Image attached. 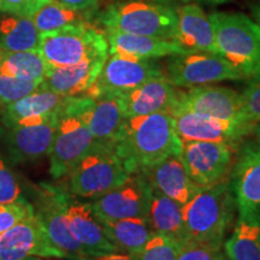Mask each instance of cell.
Masks as SVG:
<instances>
[{
  "label": "cell",
  "mask_w": 260,
  "mask_h": 260,
  "mask_svg": "<svg viewBox=\"0 0 260 260\" xmlns=\"http://www.w3.org/2000/svg\"><path fill=\"white\" fill-rule=\"evenodd\" d=\"M68 96H63L44 86L17 102L0 107V117L4 128L32 124L50 118L61 111Z\"/></svg>",
  "instance_id": "ffe728a7"
},
{
  "label": "cell",
  "mask_w": 260,
  "mask_h": 260,
  "mask_svg": "<svg viewBox=\"0 0 260 260\" xmlns=\"http://www.w3.org/2000/svg\"><path fill=\"white\" fill-rule=\"evenodd\" d=\"M67 258L52 245L37 213L0 234V260Z\"/></svg>",
  "instance_id": "5bb4252c"
},
{
  "label": "cell",
  "mask_w": 260,
  "mask_h": 260,
  "mask_svg": "<svg viewBox=\"0 0 260 260\" xmlns=\"http://www.w3.org/2000/svg\"><path fill=\"white\" fill-rule=\"evenodd\" d=\"M182 243L170 237L153 234L145 246L135 253V260H176Z\"/></svg>",
  "instance_id": "d6a6232c"
},
{
  "label": "cell",
  "mask_w": 260,
  "mask_h": 260,
  "mask_svg": "<svg viewBox=\"0 0 260 260\" xmlns=\"http://www.w3.org/2000/svg\"><path fill=\"white\" fill-rule=\"evenodd\" d=\"M35 213L34 206L23 198L11 204H0V234Z\"/></svg>",
  "instance_id": "d590c367"
},
{
  "label": "cell",
  "mask_w": 260,
  "mask_h": 260,
  "mask_svg": "<svg viewBox=\"0 0 260 260\" xmlns=\"http://www.w3.org/2000/svg\"><path fill=\"white\" fill-rule=\"evenodd\" d=\"M187 2V0H186ZM195 2L199 3H206V4H222V3H225L226 0H195Z\"/></svg>",
  "instance_id": "b9f144b4"
},
{
  "label": "cell",
  "mask_w": 260,
  "mask_h": 260,
  "mask_svg": "<svg viewBox=\"0 0 260 260\" xmlns=\"http://www.w3.org/2000/svg\"><path fill=\"white\" fill-rule=\"evenodd\" d=\"M65 204L73 235L83 247L88 256L118 252V249L106 237L102 222L94 212L90 203H83L74 194L67 191Z\"/></svg>",
  "instance_id": "d6986e66"
},
{
  "label": "cell",
  "mask_w": 260,
  "mask_h": 260,
  "mask_svg": "<svg viewBox=\"0 0 260 260\" xmlns=\"http://www.w3.org/2000/svg\"><path fill=\"white\" fill-rule=\"evenodd\" d=\"M80 260H135V259L133 254L118 251V252H112V253H105V254L87 256V258L80 259Z\"/></svg>",
  "instance_id": "f35d334b"
},
{
  "label": "cell",
  "mask_w": 260,
  "mask_h": 260,
  "mask_svg": "<svg viewBox=\"0 0 260 260\" xmlns=\"http://www.w3.org/2000/svg\"><path fill=\"white\" fill-rule=\"evenodd\" d=\"M48 65L39 51H6L0 48V74L24 80L44 81Z\"/></svg>",
  "instance_id": "4dcf8cb0"
},
{
  "label": "cell",
  "mask_w": 260,
  "mask_h": 260,
  "mask_svg": "<svg viewBox=\"0 0 260 260\" xmlns=\"http://www.w3.org/2000/svg\"><path fill=\"white\" fill-rule=\"evenodd\" d=\"M164 76L175 87L194 88L222 81L243 80L241 74L219 54L186 52L171 56Z\"/></svg>",
  "instance_id": "52a82bcc"
},
{
  "label": "cell",
  "mask_w": 260,
  "mask_h": 260,
  "mask_svg": "<svg viewBox=\"0 0 260 260\" xmlns=\"http://www.w3.org/2000/svg\"><path fill=\"white\" fill-rule=\"evenodd\" d=\"M148 183L161 194L180 205H186L201 189L191 180L182 161L181 154L170 155L144 172Z\"/></svg>",
  "instance_id": "7402d4cb"
},
{
  "label": "cell",
  "mask_w": 260,
  "mask_h": 260,
  "mask_svg": "<svg viewBox=\"0 0 260 260\" xmlns=\"http://www.w3.org/2000/svg\"><path fill=\"white\" fill-rule=\"evenodd\" d=\"M6 152L5 146V128L4 125H0V155Z\"/></svg>",
  "instance_id": "60d3db41"
},
{
  "label": "cell",
  "mask_w": 260,
  "mask_h": 260,
  "mask_svg": "<svg viewBox=\"0 0 260 260\" xmlns=\"http://www.w3.org/2000/svg\"><path fill=\"white\" fill-rule=\"evenodd\" d=\"M68 105L80 116L95 141L115 145L126 119L118 96L104 94L92 98L82 94L68 96Z\"/></svg>",
  "instance_id": "7c38bea8"
},
{
  "label": "cell",
  "mask_w": 260,
  "mask_h": 260,
  "mask_svg": "<svg viewBox=\"0 0 260 260\" xmlns=\"http://www.w3.org/2000/svg\"><path fill=\"white\" fill-rule=\"evenodd\" d=\"M224 248L229 260H260V213L239 214Z\"/></svg>",
  "instance_id": "83f0119b"
},
{
  "label": "cell",
  "mask_w": 260,
  "mask_h": 260,
  "mask_svg": "<svg viewBox=\"0 0 260 260\" xmlns=\"http://www.w3.org/2000/svg\"><path fill=\"white\" fill-rule=\"evenodd\" d=\"M176 100L193 111L235 123L241 129L242 100L241 93L236 90L209 84L189 88L187 92L177 90Z\"/></svg>",
  "instance_id": "ac0fdd59"
},
{
  "label": "cell",
  "mask_w": 260,
  "mask_h": 260,
  "mask_svg": "<svg viewBox=\"0 0 260 260\" xmlns=\"http://www.w3.org/2000/svg\"><path fill=\"white\" fill-rule=\"evenodd\" d=\"M239 214L260 213V145L247 142L240 148L229 178Z\"/></svg>",
  "instance_id": "e0dca14e"
},
{
  "label": "cell",
  "mask_w": 260,
  "mask_h": 260,
  "mask_svg": "<svg viewBox=\"0 0 260 260\" xmlns=\"http://www.w3.org/2000/svg\"><path fill=\"white\" fill-rule=\"evenodd\" d=\"M40 31L30 17L0 12V48L6 51H38Z\"/></svg>",
  "instance_id": "f1b7e54d"
},
{
  "label": "cell",
  "mask_w": 260,
  "mask_h": 260,
  "mask_svg": "<svg viewBox=\"0 0 260 260\" xmlns=\"http://www.w3.org/2000/svg\"><path fill=\"white\" fill-rule=\"evenodd\" d=\"M146 220L153 234L168 236L181 243L188 240L182 205L152 186Z\"/></svg>",
  "instance_id": "484cf974"
},
{
  "label": "cell",
  "mask_w": 260,
  "mask_h": 260,
  "mask_svg": "<svg viewBox=\"0 0 260 260\" xmlns=\"http://www.w3.org/2000/svg\"><path fill=\"white\" fill-rule=\"evenodd\" d=\"M217 53L245 79L260 75V25L239 12H213L209 16Z\"/></svg>",
  "instance_id": "277c9868"
},
{
  "label": "cell",
  "mask_w": 260,
  "mask_h": 260,
  "mask_svg": "<svg viewBox=\"0 0 260 260\" xmlns=\"http://www.w3.org/2000/svg\"><path fill=\"white\" fill-rule=\"evenodd\" d=\"M67 191L52 184H39L35 213L40 218L52 245L69 259L80 260L88 256L70 229L67 213Z\"/></svg>",
  "instance_id": "9c48e42d"
},
{
  "label": "cell",
  "mask_w": 260,
  "mask_h": 260,
  "mask_svg": "<svg viewBox=\"0 0 260 260\" xmlns=\"http://www.w3.org/2000/svg\"><path fill=\"white\" fill-rule=\"evenodd\" d=\"M233 145L224 141H183L181 158L198 186L209 187L224 180L233 165Z\"/></svg>",
  "instance_id": "8fae6325"
},
{
  "label": "cell",
  "mask_w": 260,
  "mask_h": 260,
  "mask_svg": "<svg viewBox=\"0 0 260 260\" xmlns=\"http://www.w3.org/2000/svg\"><path fill=\"white\" fill-rule=\"evenodd\" d=\"M176 260H224V258L218 247L187 240L182 243Z\"/></svg>",
  "instance_id": "8d00e7d4"
},
{
  "label": "cell",
  "mask_w": 260,
  "mask_h": 260,
  "mask_svg": "<svg viewBox=\"0 0 260 260\" xmlns=\"http://www.w3.org/2000/svg\"><path fill=\"white\" fill-rule=\"evenodd\" d=\"M177 96V95H176ZM178 138L183 141H224L235 144L243 134L235 123L193 111L175 99L168 110Z\"/></svg>",
  "instance_id": "9a60e30c"
},
{
  "label": "cell",
  "mask_w": 260,
  "mask_h": 260,
  "mask_svg": "<svg viewBox=\"0 0 260 260\" xmlns=\"http://www.w3.org/2000/svg\"><path fill=\"white\" fill-rule=\"evenodd\" d=\"M38 51L48 67H70L86 61L106 60L109 42L106 35L90 24L71 25L40 32Z\"/></svg>",
  "instance_id": "8992f818"
},
{
  "label": "cell",
  "mask_w": 260,
  "mask_h": 260,
  "mask_svg": "<svg viewBox=\"0 0 260 260\" xmlns=\"http://www.w3.org/2000/svg\"><path fill=\"white\" fill-rule=\"evenodd\" d=\"M241 129L243 135H248L260 123V75L251 80L241 93Z\"/></svg>",
  "instance_id": "1f68e13d"
},
{
  "label": "cell",
  "mask_w": 260,
  "mask_h": 260,
  "mask_svg": "<svg viewBox=\"0 0 260 260\" xmlns=\"http://www.w3.org/2000/svg\"><path fill=\"white\" fill-rule=\"evenodd\" d=\"M115 149L132 174H144L170 155L181 154L182 141L168 111L129 117Z\"/></svg>",
  "instance_id": "6da1fadb"
},
{
  "label": "cell",
  "mask_w": 260,
  "mask_h": 260,
  "mask_svg": "<svg viewBox=\"0 0 260 260\" xmlns=\"http://www.w3.org/2000/svg\"><path fill=\"white\" fill-rule=\"evenodd\" d=\"M160 76H164V73L154 60L109 54L96 81L84 95L92 98L104 94L121 95Z\"/></svg>",
  "instance_id": "30bf717a"
},
{
  "label": "cell",
  "mask_w": 260,
  "mask_h": 260,
  "mask_svg": "<svg viewBox=\"0 0 260 260\" xmlns=\"http://www.w3.org/2000/svg\"><path fill=\"white\" fill-rule=\"evenodd\" d=\"M105 60L86 61L70 67H48L42 86L63 96H79L95 82Z\"/></svg>",
  "instance_id": "d4e9b609"
},
{
  "label": "cell",
  "mask_w": 260,
  "mask_h": 260,
  "mask_svg": "<svg viewBox=\"0 0 260 260\" xmlns=\"http://www.w3.org/2000/svg\"><path fill=\"white\" fill-rule=\"evenodd\" d=\"M12 162L4 152L0 155V204H11L23 198L22 187Z\"/></svg>",
  "instance_id": "e575fe53"
},
{
  "label": "cell",
  "mask_w": 260,
  "mask_h": 260,
  "mask_svg": "<svg viewBox=\"0 0 260 260\" xmlns=\"http://www.w3.org/2000/svg\"><path fill=\"white\" fill-rule=\"evenodd\" d=\"M50 0H0V12L30 17Z\"/></svg>",
  "instance_id": "74e56055"
},
{
  "label": "cell",
  "mask_w": 260,
  "mask_h": 260,
  "mask_svg": "<svg viewBox=\"0 0 260 260\" xmlns=\"http://www.w3.org/2000/svg\"><path fill=\"white\" fill-rule=\"evenodd\" d=\"M24 260H40L38 258V256H30V258H28V259H24Z\"/></svg>",
  "instance_id": "f6af8a7d"
},
{
  "label": "cell",
  "mask_w": 260,
  "mask_h": 260,
  "mask_svg": "<svg viewBox=\"0 0 260 260\" xmlns=\"http://www.w3.org/2000/svg\"><path fill=\"white\" fill-rule=\"evenodd\" d=\"M177 25L172 41L184 52H207L217 53L214 32L209 16L197 3H187L178 6Z\"/></svg>",
  "instance_id": "44dd1931"
},
{
  "label": "cell",
  "mask_w": 260,
  "mask_h": 260,
  "mask_svg": "<svg viewBox=\"0 0 260 260\" xmlns=\"http://www.w3.org/2000/svg\"><path fill=\"white\" fill-rule=\"evenodd\" d=\"M177 90L167 77L160 76L117 96L121 100L125 117L129 118L168 111L176 99Z\"/></svg>",
  "instance_id": "603a6c76"
},
{
  "label": "cell",
  "mask_w": 260,
  "mask_h": 260,
  "mask_svg": "<svg viewBox=\"0 0 260 260\" xmlns=\"http://www.w3.org/2000/svg\"><path fill=\"white\" fill-rule=\"evenodd\" d=\"M42 81L24 80L0 74V107L9 105L35 92Z\"/></svg>",
  "instance_id": "836d02e7"
},
{
  "label": "cell",
  "mask_w": 260,
  "mask_h": 260,
  "mask_svg": "<svg viewBox=\"0 0 260 260\" xmlns=\"http://www.w3.org/2000/svg\"><path fill=\"white\" fill-rule=\"evenodd\" d=\"M235 207L229 178L201 187L193 199L182 206L187 239L220 248L234 219Z\"/></svg>",
  "instance_id": "7a4b0ae2"
},
{
  "label": "cell",
  "mask_w": 260,
  "mask_h": 260,
  "mask_svg": "<svg viewBox=\"0 0 260 260\" xmlns=\"http://www.w3.org/2000/svg\"><path fill=\"white\" fill-rule=\"evenodd\" d=\"M254 17L256 19V23L260 25V5L254 9Z\"/></svg>",
  "instance_id": "ee69618b"
},
{
  "label": "cell",
  "mask_w": 260,
  "mask_h": 260,
  "mask_svg": "<svg viewBox=\"0 0 260 260\" xmlns=\"http://www.w3.org/2000/svg\"><path fill=\"white\" fill-rule=\"evenodd\" d=\"M172 0H115L98 21L106 31L146 35L172 40L177 12Z\"/></svg>",
  "instance_id": "3957f363"
},
{
  "label": "cell",
  "mask_w": 260,
  "mask_h": 260,
  "mask_svg": "<svg viewBox=\"0 0 260 260\" xmlns=\"http://www.w3.org/2000/svg\"><path fill=\"white\" fill-rule=\"evenodd\" d=\"M151 184L144 174H130L123 183L92 200L94 212L102 219L146 218L148 211Z\"/></svg>",
  "instance_id": "4fadbf2b"
},
{
  "label": "cell",
  "mask_w": 260,
  "mask_h": 260,
  "mask_svg": "<svg viewBox=\"0 0 260 260\" xmlns=\"http://www.w3.org/2000/svg\"><path fill=\"white\" fill-rule=\"evenodd\" d=\"M99 219L106 237L119 252L135 254L153 235L147 220L142 217L117 220Z\"/></svg>",
  "instance_id": "4316f807"
},
{
  "label": "cell",
  "mask_w": 260,
  "mask_h": 260,
  "mask_svg": "<svg viewBox=\"0 0 260 260\" xmlns=\"http://www.w3.org/2000/svg\"><path fill=\"white\" fill-rule=\"evenodd\" d=\"M95 144L92 133L68 105V98L54 133L50 153V174L54 180L67 176Z\"/></svg>",
  "instance_id": "ba28073f"
},
{
  "label": "cell",
  "mask_w": 260,
  "mask_h": 260,
  "mask_svg": "<svg viewBox=\"0 0 260 260\" xmlns=\"http://www.w3.org/2000/svg\"><path fill=\"white\" fill-rule=\"evenodd\" d=\"M59 115L32 124L5 128L6 153L12 164L32 162L48 155Z\"/></svg>",
  "instance_id": "2e32d148"
},
{
  "label": "cell",
  "mask_w": 260,
  "mask_h": 260,
  "mask_svg": "<svg viewBox=\"0 0 260 260\" xmlns=\"http://www.w3.org/2000/svg\"><path fill=\"white\" fill-rule=\"evenodd\" d=\"M253 133H254V135H255L256 142H258V144L260 145V123L255 126L254 130H253Z\"/></svg>",
  "instance_id": "7bdbcfd3"
},
{
  "label": "cell",
  "mask_w": 260,
  "mask_h": 260,
  "mask_svg": "<svg viewBox=\"0 0 260 260\" xmlns=\"http://www.w3.org/2000/svg\"><path fill=\"white\" fill-rule=\"evenodd\" d=\"M57 2L77 9H92L95 8L99 0H57Z\"/></svg>",
  "instance_id": "ab89813d"
},
{
  "label": "cell",
  "mask_w": 260,
  "mask_h": 260,
  "mask_svg": "<svg viewBox=\"0 0 260 260\" xmlns=\"http://www.w3.org/2000/svg\"><path fill=\"white\" fill-rule=\"evenodd\" d=\"M94 10L95 8L77 9L57 0H50L31 16V19L39 31L47 32L71 25L90 24Z\"/></svg>",
  "instance_id": "f546056e"
},
{
  "label": "cell",
  "mask_w": 260,
  "mask_h": 260,
  "mask_svg": "<svg viewBox=\"0 0 260 260\" xmlns=\"http://www.w3.org/2000/svg\"><path fill=\"white\" fill-rule=\"evenodd\" d=\"M130 174L115 145L95 141L69 172V188L75 197L93 200L119 186Z\"/></svg>",
  "instance_id": "5b68a950"
},
{
  "label": "cell",
  "mask_w": 260,
  "mask_h": 260,
  "mask_svg": "<svg viewBox=\"0 0 260 260\" xmlns=\"http://www.w3.org/2000/svg\"><path fill=\"white\" fill-rule=\"evenodd\" d=\"M106 38L109 42V54L154 60L157 58L186 53L180 45L169 39L119 31H109Z\"/></svg>",
  "instance_id": "cb8c5ba5"
}]
</instances>
